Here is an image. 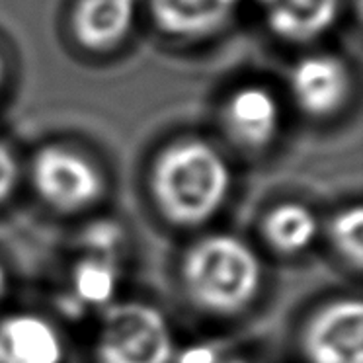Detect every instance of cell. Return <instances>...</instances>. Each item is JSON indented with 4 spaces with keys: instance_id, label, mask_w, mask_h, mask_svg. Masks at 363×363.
I'll return each mask as SVG.
<instances>
[{
    "instance_id": "6da1fadb",
    "label": "cell",
    "mask_w": 363,
    "mask_h": 363,
    "mask_svg": "<svg viewBox=\"0 0 363 363\" xmlns=\"http://www.w3.org/2000/svg\"><path fill=\"white\" fill-rule=\"evenodd\" d=\"M230 190L229 158L201 137L174 139L150 162V201L162 221L176 229H199L213 221Z\"/></svg>"
},
{
    "instance_id": "7a4b0ae2",
    "label": "cell",
    "mask_w": 363,
    "mask_h": 363,
    "mask_svg": "<svg viewBox=\"0 0 363 363\" xmlns=\"http://www.w3.org/2000/svg\"><path fill=\"white\" fill-rule=\"evenodd\" d=\"M178 285L191 308L229 318L245 313L264 285V264L250 242L233 233L196 238L178 264Z\"/></svg>"
},
{
    "instance_id": "3957f363",
    "label": "cell",
    "mask_w": 363,
    "mask_h": 363,
    "mask_svg": "<svg viewBox=\"0 0 363 363\" xmlns=\"http://www.w3.org/2000/svg\"><path fill=\"white\" fill-rule=\"evenodd\" d=\"M172 326L147 301H113L102 311L94 332V363H172Z\"/></svg>"
},
{
    "instance_id": "277c9868",
    "label": "cell",
    "mask_w": 363,
    "mask_h": 363,
    "mask_svg": "<svg viewBox=\"0 0 363 363\" xmlns=\"http://www.w3.org/2000/svg\"><path fill=\"white\" fill-rule=\"evenodd\" d=\"M28 180L41 203L61 215L86 213L102 203L108 191L102 166L69 143H48L35 150Z\"/></svg>"
},
{
    "instance_id": "5b68a950",
    "label": "cell",
    "mask_w": 363,
    "mask_h": 363,
    "mask_svg": "<svg viewBox=\"0 0 363 363\" xmlns=\"http://www.w3.org/2000/svg\"><path fill=\"white\" fill-rule=\"evenodd\" d=\"M301 355L307 363H363V303L336 297L315 308L303 324Z\"/></svg>"
},
{
    "instance_id": "8992f818",
    "label": "cell",
    "mask_w": 363,
    "mask_h": 363,
    "mask_svg": "<svg viewBox=\"0 0 363 363\" xmlns=\"http://www.w3.org/2000/svg\"><path fill=\"white\" fill-rule=\"evenodd\" d=\"M287 84L295 108L307 118L323 121L346 108L354 79L340 57L311 53L293 63Z\"/></svg>"
},
{
    "instance_id": "52a82bcc",
    "label": "cell",
    "mask_w": 363,
    "mask_h": 363,
    "mask_svg": "<svg viewBox=\"0 0 363 363\" xmlns=\"http://www.w3.org/2000/svg\"><path fill=\"white\" fill-rule=\"evenodd\" d=\"M223 135L245 152H264L281 131V104L269 88L245 84L233 90L219 111Z\"/></svg>"
},
{
    "instance_id": "ba28073f",
    "label": "cell",
    "mask_w": 363,
    "mask_h": 363,
    "mask_svg": "<svg viewBox=\"0 0 363 363\" xmlns=\"http://www.w3.org/2000/svg\"><path fill=\"white\" fill-rule=\"evenodd\" d=\"M137 0H74L69 28L74 41L90 53H110L131 33Z\"/></svg>"
},
{
    "instance_id": "9c48e42d",
    "label": "cell",
    "mask_w": 363,
    "mask_h": 363,
    "mask_svg": "<svg viewBox=\"0 0 363 363\" xmlns=\"http://www.w3.org/2000/svg\"><path fill=\"white\" fill-rule=\"evenodd\" d=\"M65 340L48 316L18 311L0 316V363H63Z\"/></svg>"
},
{
    "instance_id": "30bf717a",
    "label": "cell",
    "mask_w": 363,
    "mask_h": 363,
    "mask_svg": "<svg viewBox=\"0 0 363 363\" xmlns=\"http://www.w3.org/2000/svg\"><path fill=\"white\" fill-rule=\"evenodd\" d=\"M264 24L277 40L305 45L320 40L336 24L342 0H254Z\"/></svg>"
},
{
    "instance_id": "8fae6325",
    "label": "cell",
    "mask_w": 363,
    "mask_h": 363,
    "mask_svg": "<svg viewBox=\"0 0 363 363\" xmlns=\"http://www.w3.org/2000/svg\"><path fill=\"white\" fill-rule=\"evenodd\" d=\"M240 0H149V12L160 32L180 40H199L219 32Z\"/></svg>"
},
{
    "instance_id": "7c38bea8",
    "label": "cell",
    "mask_w": 363,
    "mask_h": 363,
    "mask_svg": "<svg viewBox=\"0 0 363 363\" xmlns=\"http://www.w3.org/2000/svg\"><path fill=\"white\" fill-rule=\"evenodd\" d=\"M320 233L316 213L303 201L287 199L272 206L260 221V237L269 252L281 258L305 254Z\"/></svg>"
},
{
    "instance_id": "4fadbf2b",
    "label": "cell",
    "mask_w": 363,
    "mask_h": 363,
    "mask_svg": "<svg viewBox=\"0 0 363 363\" xmlns=\"http://www.w3.org/2000/svg\"><path fill=\"white\" fill-rule=\"evenodd\" d=\"M121 281V262L80 252L69 272V297L82 311L110 307Z\"/></svg>"
},
{
    "instance_id": "5bb4252c",
    "label": "cell",
    "mask_w": 363,
    "mask_h": 363,
    "mask_svg": "<svg viewBox=\"0 0 363 363\" xmlns=\"http://www.w3.org/2000/svg\"><path fill=\"white\" fill-rule=\"evenodd\" d=\"M326 235L336 258L359 272L363 264V209L359 203L340 207L326 225Z\"/></svg>"
},
{
    "instance_id": "9a60e30c",
    "label": "cell",
    "mask_w": 363,
    "mask_h": 363,
    "mask_svg": "<svg viewBox=\"0 0 363 363\" xmlns=\"http://www.w3.org/2000/svg\"><path fill=\"white\" fill-rule=\"evenodd\" d=\"M79 240L82 252L121 262L127 245V233L123 225L113 219H96L82 229Z\"/></svg>"
},
{
    "instance_id": "2e32d148",
    "label": "cell",
    "mask_w": 363,
    "mask_h": 363,
    "mask_svg": "<svg viewBox=\"0 0 363 363\" xmlns=\"http://www.w3.org/2000/svg\"><path fill=\"white\" fill-rule=\"evenodd\" d=\"M22 178V168L14 149L0 137V207L9 203Z\"/></svg>"
},
{
    "instance_id": "e0dca14e",
    "label": "cell",
    "mask_w": 363,
    "mask_h": 363,
    "mask_svg": "<svg viewBox=\"0 0 363 363\" xmlns=\"http://www.w3.org/2000/svg\"><path fill=\"white\" fill-rule=\"evenodd\" d=\"M221 347L211 342H196L190 346L176 350L172 363H223Z\"/></svg>"
},
{
    "instance_id": "ac0fdd59",
    "label": "cell",
    "mask_w": 363,
    "mask_h": 363,
    "mask_svg": "<svg viewBox=\"0 0 363 363\" xmlns=\"http://www.w3.org/2000/svg\"><path fill=\"white\" fill-rule=\"evenodd\" d=\"M10 291V277H9V269L6 266L0 262V303L6 299V295Z\"/></svg>"
},
{
    "instance_id": "d6986e66",
    "label": "cell",
    "mask_w": 363,
    "mask_h": 363,
    "mask_svg": "<svg viewBox=\"0 0 363 363\" xmlns=\"http://www.w3.org/2000/svg\"><path fill=\"white\" fill-rule=\"evenodd\" d=\"M4 79H6V65H4V57L0 53V90L4 86Z\"/></svg>"
},
{
    "instance_id": "ffe728a7",
    "label": "cell",
    "mask_w": 363,
    "mask_h": 363,
    "mask_svg": "<svg viewBox=\"0 0 363 363\" xmlns=\"http://www.w3.org/2000/svg\"><path fill=\"white\" fill-rule=\"evenodd\" d=\"M223 363H246L242 359H229V362H223Z\"/></svg>"
}]
</instances>
